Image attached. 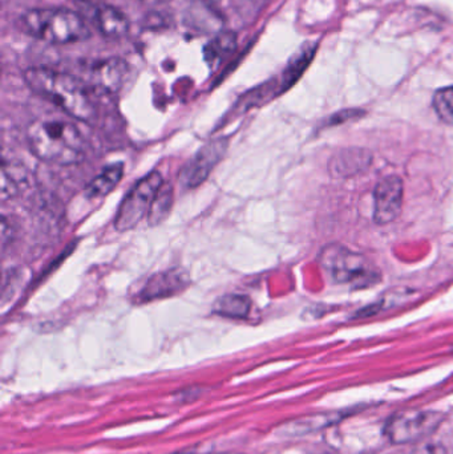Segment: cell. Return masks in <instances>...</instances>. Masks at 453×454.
Instances as JSON below:
<instances>
[{
	"label": "cell",
	"instance_id": "cell-1",
	"mask_svg": "<svg viewBox=\"0 0 453 454\" xmlns=\"http://www.w3.org/2000/svg\"><path fill=\"white\" fill-rule=\"evenodd\" d=\"M27 87L58 106L74 119L90 122L96 108L84 80L47 67H31L24 72Z\"/></svg>",
	"mask_w": 453,
	"mask_h": 454
},
{
	"label": "cell",
	"instance_id": "cell-2",
	"mask_svg": "<svg viewBox=\"0 0 453 454\" xmlns=\"http://www.w3.org/2000/svg\"><path fill=\"white\" fill-rule=\"evenodd\" d=\"M32 153L48 164L72 165L85 156V140L74 122L56 117L35 120L27 128Z\"/></svg>",
	"mask_w": 453,
	"mask_h": 454
},
{
	"label": "cell",
	"instance_id": "cell-3",
	"mask_svg": "<svg viewBox=\"0 0 453 454\" xmlns=\"http://www.w3.org/2000/svg\"><path fill=\"white\" fill-rule=\"evenodd\" d=\"M18 27L23 34L50 44H72L90 37L84 18L68 8H34L18 19Z\"/></svg>",
	"mask_w": 453,
	"mask_h": 454
},
{
	"label": "cell",
	"instance_id": "cell-4",
	"mask_svg": "<svg viewBox=\"0 0 453 454\" xmlns=\"http://www.w3.org/2000/svg\"><path fill=\"white\" fill-rule=\"evenodd\" d=\"M319 262L329 277L340 285L353 288H366L380 282V272L366 256L354 253L342 245L324 247Z\"/></svg>",
	"mask_w": 453,
	"mask_h": 454
},
{
	"label": "cell",
	"instance_id": "cell-5",
	"mask_svg": "<svg viewBox=\"0 0 453 454\" xmlns=\"http://www.w3.org/2000/svg\"><path fill=\"white\" fill-rule=\"evenodd\" d=\"M162 186H164V180L161 173L152 172L141 178L120 205L116 220H114L116 230L119 231L132 230L146 215H149L154 200Z\"/></svg>",
	"mask_w": 453,
	"mask_h": 454
},
{
	"label": "cell",
	"instance_id": "cell-6",
	"mask_svg": "<svg viewBox=\"0 0 453 454\" xmlns=\"http://www.w3.org/2000/svg\"><path fill=\"white\" fill-rule=\"evenodd\" d=\"M443 416L438 412L409 411L394 415L386 426V434L394 444H411L430 436L441 426Z\"/></svg>",
	"mask_w": 453,
	"mask_h": 454
},
{
	"label": "cell",
	"instance_id": "cell-7",
	"mask_svg": "<svg viewBox=\"0 0 453 454\" xmlns=\"http://www.w3.org/2000/svg\"><path fill=\"white\" fill-rule=\"evenodd\" d=\"M228 145L226 138H217L205 144L181 170L180 183L186 189H194L204 184L218 162L225 156Z\"/></svg>",
	"mask_w": 453,
	"mask_h": 454
},
{
	"label": "cell",
	"instance_id": "cell-8",
	"mask_svg": "<svg viewBox=\"0 0 453 454\" xmlns=\"http://www.w3.org/2000/svg\"><path fill=\"white\" fill-rule=\"evenodd\" d=\"M403 181L396 176H388L379 181L374 193V221L378 225H387L401 215L403 207Z\"/></svg>",
	"mask_w": 453,
	"mask_h": 454
},
{
	"label": "cell",
	"instance_id": "cell-9",
	"mask_svg": "<svg viewBox=\"0 0 453 454\" xmlns=\"http://www.w3.org/2000/svg\"><path fill=\"white\" fill-rule=\"evenodd\" d=\"M128 66L122 59L106 58L95 61L85 71V84L104 93H116L127 79Z\"/></svg>",
	"mask_w": 453,
	"mask_h": 454
},
{
	"label": "cell",
	"instance_id": "cell-10",
	"mask_svg": "<svg viewBox=\"0 0 453 454\" xmlns=\"http://www.w3.org/2000/svg\"><path fill=\"white\" fill-rule=\"evenodd\" d=\"M189 278L185 272L181 270H168V271L159 272L149 278L148 282L141 288L138 301H149L154 299L168 298L180 293L183 288L188 286Z\"/></svg>",
	"mask_w": 453,
	"mask_h": 454
},
{
	"label": "cell",
	"instance_id": "cell-11",
	"mask_svg": "<svg viewBox=\"0 0 453 454\" xmlns=\"http://www.w3.org/2000/svg\"><path fill=\"white\" fill-rule=\"evenodd\" d=\"M95 26L106 39L119 40L130 29L129 19L113 5L101 4L95 10Z\"/></svg>",
	"mask_w": 453,
	"mask_h": 454
},
{
	"label": "cell",
	"instance_id": "cell-12",
	"mask_svg": "<svg viewBox=\"0 0 453 454\" xmlns=\"http://www.w3.org/2000/svg\"><path fill=\"white\" fill-rule=\"evenodd\" d=\"M371 156L369 152L358 148L346 149L330 160V172L335 177H350L363 172L369 168Z\"/></svg>",
	"mask_w": 453,
	"mask_h": 454
},
{
	"label": "cell",
	"instance_id": "cell-13",
	"mask_svg": "<svg viewBox=\"0 0 453 454\" xmlns=\"http://www.w3.org/2000/svg\"><path fill=\"white\" fill-rule=\"evenodd\" d=\"M252 301L247 296L237 295V294H229L223 296L215 301V314L221 317H231V319H244L250 311Z\"/></svg>",
	"mask_w": 453,
	"mask_h": 454
},
{
	"label": "cell",
	"instance_id": "cell-14",
	"mask_svg": "<svg viewBox=\"0 0 453 454\" xmlns=\"http://www.w3.org/2000/svg\"><path fill=\"white\" fill-rule=\"evenodd\" d=\"M121 177L122 165H111V167L104 169L103 172L100 173V176H98V177L90 181L87 188V196L90 197V199H92V197L106 196V194L111 193V192L116 188Z\"/></svg>",
	"mask_w": 453,
	"mask_h": 454
},
{
	"label": "cell",
	"instance_id": "cell-15",
	"mask_svg": "<svg viewBox=\"0 0 453 454\" xmlns=\"http://www.w3.org/2000/svg\"><path fill=\"white\" fill-rule=\"evenodd\" d=\"M314 53H316V48H305V50L297 53L295 58L290 61L289 67H287L286 71H285L284 80H282V92L289 90V88L292 87L298 79H300L301 74L305 72V69L308 68L309 64H310Z\"/></svg>",
	"mask_w": 453,
	"mask_h": 454
},
{
	"label": "cell",
	"instance_id": "cell-16",
	"mask_svg": "<svg viewBox=\"0 0 453 454\" xmlns=\"http://www.w3.org/2000/svg\"><path fill=\"white\" fill-rule=\"evenodd\" d=\"M433 109L441 121L453 127V85L439 90L433 96Z\"/></svg>",
	"mask_w": 453,
	"mask_h": 454
},
{
	"label": "cell",
	"instance_id": "cell-17",
	"mask_svg": "<svg viewBox=\"0 0 453 454\" xmlns=\"http://www.w3.org/2000/svg\"><path fill=\"white\" fill-rule=\"evenodd\" d=\"M20 170L8 165L7 162H3L2 168V200L12 199L15 194L20 191L21 183H23V176Z\"/></svg>",
	"mask_w": 453,
	"mask_h": 454
},
{
	"label": "cell",
	"instance_id": "cell-18",
	"mask_svg": "<svg viewBox=\"0 0 453 454\" xmlns=\"http://www.w3.org/2000/svg\"><path fill=\"white\" fill-rule=\"evenodd\" d=\"M172 188L164 184L161 191L157 194L156 200H154L151 213H149L152 225H157V223H161L167 217L170 210V205H172Z\"/></svg>",
	"mask_w": 453,
	"mask_h": 454
},
{
	"label": "cell",
	"instance_id": "cell-19",
	"mask_svg": "<svg viewBox=\"0 0 453 454\" xmlns=\"http://www.w3.org/2000/svg\"><path fill=\"white\" fill-rule=\"evenodd\" d=\"M237 47V36L234 32L223 31L220 35H217L215 42L212 43V56L215 58L217 55H223V53H230L236 50Z\"/></svg>",
	"mask_w": 453,
	"mask_h": 454
},
{
	"label": "cell",
	"instance_id": "cell-20",
	"mask_svg": "<svg viewBox=\"0 0 453 454\" xmlns=\"http://www.w3.org/2000/svg\"><path fill=\"white\" fill-rule=\"evenodd\" d=\"M415 454H446V452H444V450L441 447L431 445V447H425L422 448V450H418V452Z\"/></svg>",
	"mask_w": 453,
	"mask_h": 454
},
{
	"label": "cell",
	"instance_id": "cell-21",
	"mask_svg": "<svg viewBox=\"0 0 453 454\" xmlns=\"http://www.w3.org/2000/svg\"><path fill=\"white\" fill-rule=\"evenodd\" d=\"M145 2L167 3V2H170V0H145Z\"/></svg>",
	"mask_w": 453,
	"mask_h": 454
}]
</instances>
